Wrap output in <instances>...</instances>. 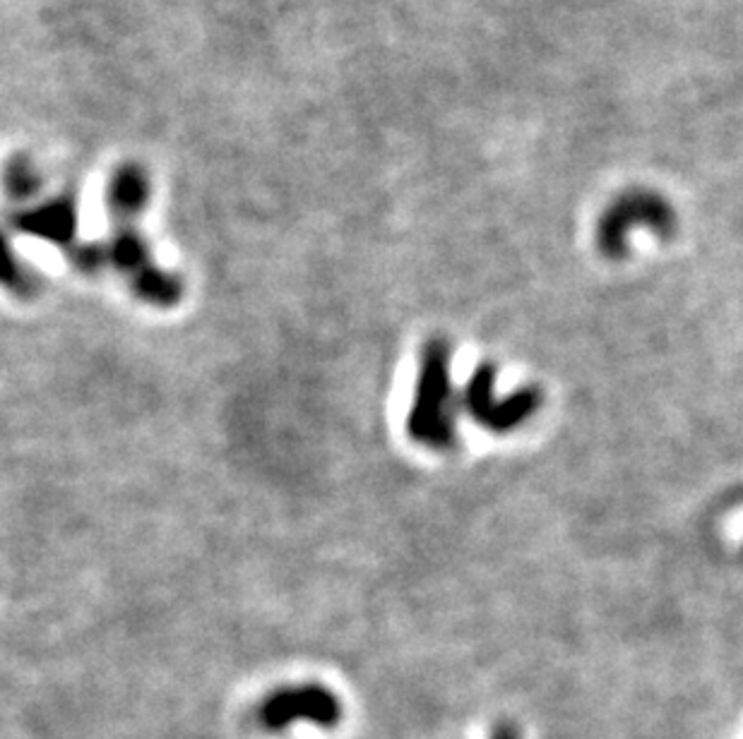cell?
Segmentation results:
<instances>
[{"label":"cell","instance_id":"cell-1","mask_svg":"<svg viewBox=\"0 0 743 739\" xmlns=\"http://www.w3.org/2000/svg\"><path fill=\"white\" fill-rule=\"evenodd\" d=\"M407 435L411 442L433 452H450L458 442L452 421L450 346L443 339L426 341L419 353V372L407 415Z\"/></svg>","mask_w":743,"mask_h":739},{"label":"cell","instance_id":"cell-2","mask_svg":"<svg viewBox=\"0 0 743 739\" xmlns=\"http://www.w3.org/2000/svg\"><path fill=\"white\" fill-rule=\"evenodd\" d=\"M638 229H650L659 239H667L677 229V212L655 190H628L604 209L597 224V247L609 260H624L628 253V235Z\"/></svg>","mask_w":743,"mask_h":739},{"label":"cell","instance_id":"cell-3","mask_svg":"<svg viewBox=\"0 0 743 739\" xmlns=\"http://www.w3.org/2000/svg\"><path fill=\"white\" fill-rule=\"evenodd\" d=\"M495 382H499V370L491 362H481L464 387L462 407L467 415L486 432L507 435L540 413L544 394L540 387H522L511 397L501 399L495 397Z\"/></svg>","mask_w":743,"mask_h":739},{"label":"cell","instance_id":"cell-4","mask_svg":"<svg viewBox=\"0 0 743 739\" xmlns=\"http://www.w3.org/2000/svg\"><path fill=\"white\" fill-rule=\"evenodd\" d=\"M342 716L344 706L339 696L315 682L274 689L255 710V720L268 732H282L294 722H311L315 728L333 730L342 722Z\"/></svg>","mask_w":743,"mask_h":739},{"label":"cell","instance_id":"cell-5","mask_svg":"<svg viewBox=\"0 0 743 739\" xmlns=\"http://www.w3.org/2000/svg\"><path fill=\"white\" fill-rule=\"evenodd\" d=\"M24 231L36 233L46 241L67 243L73 241L75 233V209L71 200H56L53 204H46L39 212H30L20 219Z\"/></svg>","mask_w":743,"mask_h":739},{"label":"cell","instance_id":"cell-6","mask_svg":"<svg viewBox=\"0 0 743 739\" xmlns=\"http://www.w3.org/2000/svg\"><path fill=\"white\" fill-rule=\"evenodd\" d=\"M6 186L12 198H24V194H32L39 188L36 169L27 159H12V163L8 166V173H6Z\"/></svg>","mask_w":743,"mask_h":739},{"label":"cell","instance_id":"cell-7","mask_svg":"<svg viewBox=\"0 0 743 739\" xmlns=\"http://www.w3.org/2000/svg\"><path fill=\"white\" fill-rule=\"evenodd\" d=\"M0 282L12 286L15 291H22L27 284V276L20 267V262L12 257L10 247L3 241V235H0Z\"/></svg>","mask_w":743,"mask_h":739},{"label":"cell","instance_id":"cell-8","mask_svg":"<svg viewBox=\"0 0 743 739\" xmlns=\"http://www.w3.org/2000/svg\"><path fill=\"white\" fill-rule=\"evenodd\" d=\"M491 739H522V735H520V730H517V725L503 720V722H499V725H495V728H493Z\"/></svg>","mask_w":743,"mask_h":739}]
</instances>
